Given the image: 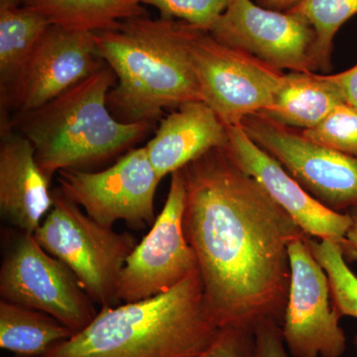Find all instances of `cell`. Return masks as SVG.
I'll return each mask as SVG.
<instances>
[{
    "label": "cell",
    "instance_id": "cell-4",
    "mask_svg": "<svg viewBox=\"0 0 357 357\" xmlns=\"http://www.w3.org/2000/svg\"><path fill=\"white\" fill-rule=\"evenodd\" d=\"M115 84L114 70L105 65L46 105L10 119L13 128L32 143L49 180L60 171H86L103 163L151 130L153 123H128L110 112L107 96Z\"/></svg>",
    "mask_w": 357,
    "mask_h": 357
},
{
    "label": "cell",
    "instance_id": "cell-3",
    "mask_svg": "<svg viewBox=\"0 0 357 357\" xmlns=\"http://www.w3.org/2000/svg\"><path fill=\"white\" fill-rule=\"evenodd\" d=\"M220 328L198 268L165 293L102 307L82 332L41 357H196Z\"/></svg>",
    "mask_w": 357,
    "mask_h": 357
},
{
    "label": "cell",
    "instance_id": "cell-15",
    "mask_svg": "<svg viewBox=\"0 0 357 357\" xmlns=\"http://www.w3.org/2000/svg\"><path fill=\"white\" fill-rule=\"evenodd\" d=\"M0 126V211L14 229L33 234L53 206L51 181L32 143L13 128L6 112Z\"/></svg>",
    "mask_w": 357,
    "mask_h": 357
},
{
    "label": "cell",
    "instance_id": "cell-5",
    "mask_svg": "<svg viewBox=\"0 0 357 357\" xmlns=\"http://www.w3.org/2000/svg\"><path fill=\"white\" fill-rule=\"evenodd\" d=\"M52 195L53 206L33 236L72 270L95 304L119 306V276L137 245L136 239L95 222L59 188Z\"/></svg>",
    "mask_w": 357,
    "mask_h": 357
},
{
    "label": "cell",
    "instance_id": "cell-9",
    "mask_svg": "<svg viewBox=\"0 0 357 357\" xmlns=\"http://www.w3.org/2000/svg\"><path fill=\"white\" fill-rule=\"evenodd\" d=\"M187 190L182 170L171 174L168 196L151 229L129 255L117 285V299L138 302L167 292L198 269L184 232Z\"/></svg>",
    "mask_w": 357,
    "mask_h": 357
},
{
    "label": "cell",
    "instance_id": "cell-16",
    "mask_svg": "<svg viewBox=\"0 0 357 357\" xmlns=\"http://www.w3.org/2000/svg\"><path fill=\"white\" fill-rule=\"evenodd\" d=\"M227 144V128L215 112L204 102H192L161 119L154 137L144 147L162 180L206 152Z\"/></svg>",
    "mask_w": 357,
    "mask_h": 357
},
{
    "label": "cell",
    "instance_id": "cell-27",
    "mask_svg": "<svg viewBox=\"0 0 357 357\" xmlns=\"http://www.w3.org/2000/svg\"><path fill=\"white\" fill-rule=\"evenodd\" d=\"M328 76L337 86L344 102L357 110V64L340 74Z\"/></svg>",
    "mask_w": 357,
    "mask_h": 357
},
{
    "label": "cell",
    "instance_id": "cell-26",
    "mask_svg": "<svg viewBox=\"0 0 357 357\" xmlns=\"http://www.w3.org/2000/svg\"><path fill=\"white\" fill-rule=\"evenodd\" d=\"M256 357H289L281 326L273 319H261L255 326Z\"/></svg>",
    "mask_w": 357,
    "mask_h": 357
},
{
    "label": "cell",
    "instance_id": "cell-28",
    "mask_svg": "<svg viewBox=\"0 0 357 357\" xmlns=\"http://www.w3.org/2000/svg\"><path fill=\"white\" fill-rule=\"evenodd\" d=\"M302 1L303 0H256V3L271 10L287 13Z\"/></svg>",
    "mask_w": 357,
    "mask_h": 357
},
{
    "label": "cell",
    "instance_id": "cell-1",
    "mask_svg": "<svg viewBox=\"0 0 357 357\" xmlns=\"http://www.w3.org/2000/svg\"><path fill=\"white\" fill-rule=\"evenodd\" d=\"M184 232L220 328L283 321L291 281L289 244L307 234L225 148L182 169Z\"/></svg>",
    "mask_w": 357,
    "mask_h": 357
},
{
    "label": "cell",
    "instance_id": "cell-23",
    "mask_svg": "<svg viewBox=\"0 0 357 357\" xmlns=\"http://www.w3.org/2000/svg\"><path fill=\"white\" fill-rule=\"evenodd\" d=\"M301 133L318 144L357 159V110L342 103L316 128Z\"/></svg>",
    "mask_w": 357,
    "mask_h": 357
},
{
    "label": "cell",
    "instance_id": "cell-17",
    "mask_svg": "<svg viewBox=\"0 0 357 357\" xmlns=\"http://www.w3.org/2000/svg\"><path fill=\"white\" fill-rule=\"evenodd\" d=\"M345 103L328 75L290 72L284 74L273 105L261 112L286 128L309 130Z\"/></svg>",
    "mask_w": 357,
    "mask_h": 357
},
{
    "label": "cell",
    "instance_id": "cell-14",
    "mask_svg": "<svg viewBox=\"0 0 357 357\" xmlns=\"http://www.w3.org/2000/svg\"><path fill=\"white\" fill-rule=\"evenodd\" d=\"M105 65L95 33L51 25L37 45L8 107L16 114L38 109Z\"/></svg>",
    "mask_w": 357,
    "mask_h": 357
},
{
    "label": "cell",
    "instance_id": "cell-6",
    "mask_svg": "<svg viewBox=\"0 0 357 357\" xmlns=\"http://www.w3.org/2000/svg\"><path fill=\"white\" fill-rule=\"evenodd\" d=\"M1 300L46 312L76 335L96 318L95 303L65 263L32 234L7 230L0 267Z\"/></svg>",
    "mask_w": 357,
    "mask_h": 357
},
{
    "label": "cell",
    "instance_id": "cell-25",
    "mask_svg": "<svg viewBox=\"0 0 357 357\" xmlns=\"http://www.w3.org/2000/svg\"><path fill=\"white\" fill-rule=\"evenodd\" d=\"M196 357H256L255 328L223 326L215 340Z\"/></svg>",
    "mask_w": 357,
    "mask_h": 357
},
{
    "label": "cell",
    "instance_id": "cell-24",
    "mask_svg": "<svg viewBox=\"0 0 357 357\" xmlns=\"http://www.w3.org/2000/svg\"><path fill=\"white\" fill-rule=\"evenodd\" d=\"M137 2L141 6L158 9L160 17L163 20L184 21L208 32L225 13L229 0H137Z\"/></svg>",
    "mask_w": 357,
    "mask_h": 357
},
{
    "label": "cell",
    "instance_id": "cell-18",
    "mask_svg": "<svg viewBox=\"0 0 357 357\" xmlns=\"http://www.w3.org/2000/svg\"><path fill=\"white\" fill-rule=\"evenodd\" d=\"M51 25L41 14L24 6L0 7V98L4 109Z\"/></svg>",
    "mask_w": 357,
    "mask_h": 357
},
{
    "label": "cell",
    "instance_id": "cell-10",
    "mask_svg": "<svg viewBox=\"0 0 357 357\" xmlns=\"http://www.w3.org/2000/svg\"><path fill=\"white\" fill-rule=\"evenodd\" d=\"M58 181L63 194L103 227L123 220L129 227L141 229L156 220L155 195L161 178L145 147L131 149L98 172L60 171Z\"/></svg>",
    "mask_w": 357,
    "mask_h": 357
},
{
    "label": "cell",
    "instance_id": "cell-13",
    "mask_svg": "<svg viewBox=\"0 0 357 357\" xmlns=\"http://www.w3.org/2000/svg\"><path fill=\"white\" fill-rule=\"evenodd\" d=\"M230 157L255 178L265 191L292 218L301 229L312 238L337 241L345 259L357 260L347 241L352 220L349 213H337L311 196L283 166L248 137L241 128H227Z\"/></svg>",
    "mask_w": 357,
    "mask_h": 357
},
{
    "label": "cell",
    "instance_id": "cell-2",
    "mask_svg": "<svg viewBox=\"0 0 357 357\" xmlns=\"http://www.w3.org/2000/svg\"><path fill=\"white\" fill-rule=\"evenodd\" d=\"M198 29L145 15L95 33L98 53L116 77L107 105L117 119L154 124L165 109L203 102L190 50Z\"/></svg>",
    "mask_w": 357,
    "mask_h": 357
},
{
    "label": "cell",
    "instance_id": "cell-29",
    "mask_svg": "<svg viewBox=\"0 0 357 357\" xmlns=\"http://www.w3.org/2000/svg\"><path fill=\"white\" fill-rule=\"evenodd\" d=\"M349 213L351 215L352 223L351 229L347 232V239L357 255V208H352Z\"/></svg>",
    "mask_w": 357,
    "mask_h": 357
},
{
    "label": "cell",
    "instance_id": "cell-8",
    "mask_svg": "<svg viewBox=\"0 0 357 357\" xmlns=\"http://www.w3.org/2000/svg\"><path fill=\"white\" fill-rule=\"evenodd\" d=\"M241 128L326 208L342 213L357 208L356 158L318 144L262 114L245 117Z\"/></svg>",
    "mask_w": 357,
    "mask_h": 357
},
{
    "label": "cell",
    "instance_id": "cell-12",
    "mask_svg": "<svg viewBox=\"0 0 357 357\" xmlns=\"http://www.w3.org/2000/svg\"><path fill=\"white\" fill-rule=\"evenodd\" d=\"M217 41L278 70L314 73L316 34L303 16L271 10L251 0H229L210 29Z\"/></svg>",
    "mask_w": 357,
    "mask_h": 357
},
{
    "label": "cell",
    "instance_id": "cell-21",
    "mask_svg": "<svg viewBox=\"0 0 357 357\" xmlns=\"http://www.w3.org/2000/svg\"><path fill=\"white\" fill-rule=\"evenodd\" d=\"M289 11L303 16L314 28L312 58L317 70H330L335 34L356 15L357 0H303Z\"/></svg>",
    "mask_w": 357,
    "mask_h": 357
},
{
    "label": "cell",
    "instance_id": "cell-30",
    "mask_svg": "<svg viewBox=\"0 0 357 357\" xmlns=\"http://www.w3.org/2000/svg\"><path fill=\"white\" fill-rule=\"evenodd\" d=\"M24 0H0V7L21 6Z\"/></svg>",
    "mask_w": 357,
    "mask_h": 357
},
{
    "label": "cell",
    "instance_id": "cell-7",
    "mask_svg": "<svg viewBox=\"0 0 357 357\" xmlns=\"http://www.w3.org/2000/svg\"><path fill=\"white\" fill-rule=\"evenodd\" d=\"M190 50L202 100L227 128H241L245 117L272 107L283 72L202 29L195 33Z\"/></svg>",
    "mask_w": 357,
    "mask_h": 357
},
{
    "label": "cell",
    "instance_id": "cell-11",
    "mask_svg": "<svg viewBox=\"0 0 357 357\" xmlns=\"http://www.w3.org/2000/svg\"><path fill=\"white\" fill-rule=\"evenodd\" d=\"M310 236L289 244L291 281L281 330L292 357H342L347 337L333 305L330 281L312 255Z\"/></svg>",
    "mask_w": 357,
    "mask_h": 357
},
{
    "label": "cell",
    "instance_id": "cell-20",
    "mask_svg": "<svg viewBox=\"0 0 357 357\" xmlns=\"http://www.w3.org/2000/svg\"><path fill=\"white\" fill-rule=\"evenodd\" d=\"M74 333L46 312L0 301V347L18 357H41Z\"/></svg>",
    "mask_w": 357,
    "mask_h": 357
},
{
    "label": "cell",
    "instance_id": "cell-22",
    "mask_svg": "<svg viewBox=\"0 0 357 357\" xmlns=\"http://www.w3.org/2000/svg\"><path fill=\"white\" fill-rule=\"evenodd\" d=\"M312 255L325 269L330 281L333 305L340 318L357 319V276L347 265L342 245L333 241L309 237ZM354 344L357 351V335Z\"/></svg>",
    "mask_w": 357,
    "mask_h": 357
},
{
    "label": "cell",
    "instance_id": "cell-19",
    "mask_svg": "<svg viewBox=\"0 0 357 357\" xmlns=\"http://www.w3.org/2000/svg\"><path fill=\"white\" fill-rule=\"evenodd\" d=\"M23 6L41 14L52 25L93 33L147 15L137 0H24Z\"/></svg>",
    "mask_w": 357,
    "mask_h": 357
}]
</instances>
